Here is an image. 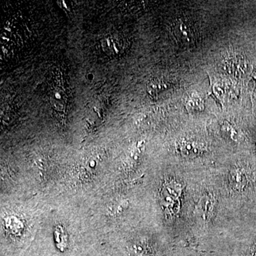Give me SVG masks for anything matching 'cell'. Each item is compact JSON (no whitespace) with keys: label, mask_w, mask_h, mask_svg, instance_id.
Returning a JSON list of instances; mask_svg holds the SVG:
<instances>
[{"label":"cell","mask_w":256,"mask_h":256,"mask_svg":"<svg viewBox=\"0 0 256 256\" xmlns=\"http://www.w3.org/2000/svg\"><path fill=\"white\" fill-rule=\"evenodd\" d=\"M174 36L175 38L180 43L191 44L193 40V34L188 24L185 23L183 20H176L174 24Z\"/></svg>","instance_id":"1"},{"label":"cell","mask_w":256,"mask_h":256,"mask_svg":"<svg viewBox=\"0 0 256 256\" xmlns=\"http://www.w3.org/2000/svg\"><path fill=\"white\" fill-rule=\"evenodd\" d=\"M180 151L183 156L193 158L198 156L203 151V148L200 143L195 141L183 140L180 144Z\"/></svg>","instance_id":"2"},{"label":"cell","mask_w":256,"mask_h":256,"mask_svg":"<svg viewBox=\"0 0 256 256\" xmlns=\"http://www.w3.org/2000/svg\"><path fill=\"white\" fill-rule=\"evenodd\" d=\"M172 86V84H170L168 80H164V79H154V80H151L148 85V92L150 94V95H158L169 90Z\"/></svg>","instance_id":"3"},{"label":"cell","mask_w":256,"mask_h":256,"mask_svg":"<svg viewBox=\"0 0 256 256\" xmlns=\"http://www.w3.org/2000/svg\"><path fill=\"white\" fill-rule=\"evenodd\" d=\"M204 102L200 96L192 94L186 102V110L192 112H202L204 110Z\"/></svg>","instance_id":"4"},{"label":"cell","mask_w":256,"mask_h":256,"mask_svg":"<svg viewBox=\"0 0 256 256\" xmlns=\"http://www.w3.org/2000/svg\"><path fill=\"white\" fill-rule=\"evenodd\" d=\"M232 182L237 188H242L244 185V174L238 170H236L232 174Z\"/></svg>","instance_id":"5"},{"label":"cell","mask_w":256,"mask_h":256,"mask_svg":"<svg viewBox=\"0 0 256 256\" xmlns=\"http://www.w3.org/2000/svg\"><path fill=\"white\" fill-rule=\"evenodd\" d=\"M222 130H223L224 132L226 133L229 137L232 138V140H236V132L234 128L232 127V126H230L228 122H224L223 124H222Z\"/></svg>","instance_id":"6"}]
</instances>
